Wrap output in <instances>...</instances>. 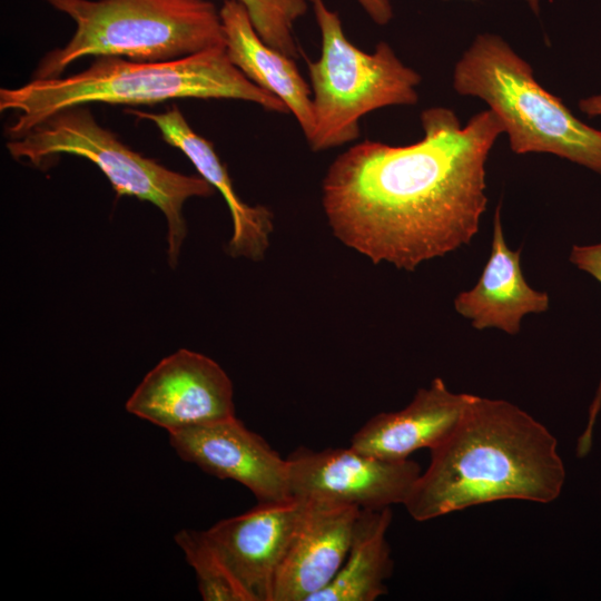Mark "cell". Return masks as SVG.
<instances>
[{
    "label": "cell",
    "instance_id": "ba28073f",
    "mask_svg": "<svg viewBox=\"0 0 601 601\" xmlns=\"http://www.w3.org/2000/svg\"><path fill=\"white\" fill-rule=\"evenodd\" d=\"M292 496L375 510L404 504L421 475L410 459L386 460L348 447L287 455Z\"/></svg>",
    "mask_w": 601,
    "mask_h": 601
},
{
    "label": "cell",
    "instance_id": "6da1fadb",
    "mask_svg": "<svg viewBox=\"0 0 601 601\" xmlns=\"http://www.w3.org/2000/svg\"><path fill=\"white\" fill-rule=\"evenodd\" d=\"M405 146L364 140L328 167L322 205L333 234L374 264L413 272L467 245L486 209L485 164L504 134L490 109L465 126L445 107L421 115Z\"/></svg>",
    "mask_w": 601,
    "mask_h": 601
},
{
    "label": "cell",
    "instance_id": "5bb4252c",
    "mask_svg": "<svg viewBox=\"0 0 601 601\" xmlns=\"http://www.w3.org/2000/svg\"><path fill=\"white\" fill-rule=\"evenodd\" d=\"M520 253L521 249L512 250L505 242L497 206L491 253L482 274L473 288L461 292L454 299L455 311L475 329L497 328L515 335L525 315L548 311L549 295L528 284Z\"/></svg>",
    "mask_w": 601,
    "mask_h": 601
},
{
    "label": "cell",
    "instance_id": "9c48e42d",
    "mask_svg": "<svg viewBox=\"0 0 601 601\" xmlns=\"http://www.w3.org/2000/svg\"><path fill=\"white\" fill-rule=\"evenodd\" d=\"M126 410L170 434L235 416L233 384L214 359L180 348L145 375Z\"/></svg>",
    "mask_w": 601,
    "mask_h": 601
},
{
    "label": "cell",
    "instance_id": "30bf717a",
    "mask_svg": "<svg viewBox=\"0 0 601 601\" xmlns=\"http://www.w3.org/2000/svg\"><path fill=\"white\" fill-rule=\"evenodd\" d=\"M169 441L183 460L218 479L243 484L257 502L292 497L287 459L236 415L170 433Z\"/></svg>",
    "mask_w": 601,
    "mask_h": 601
},
{
    "label": "cell",
    "instance_id": "9a60e30c",
    "mask_svg": "<svg viewBox=\"0 0 601 601\" xmlns=\"http://www.w3.org/2000/svg\"><path fill=\"white\" fill-rule=\"evenodd\" d=\"M130 114L154 122L164 140L183 151L199 176L221 194L233 223V234L226 246L227 254L254 262L263 259L274 229L273 214L265 206H252L238 197L211 142L193 130L176 105L160 114L134 110H130Z\"/></svg>",
    "mask_w": 601,
    "mask_h": 601
},
{
    "label": "cell",
    "instance_id": "5b68a950",
    "mask_svg": "<svg viewBox=\"0 0 601 601\" xmlns=\"http://www.w3.org/2000/svg\"><path fill=\"white\" fill-rule=\"evenodd\" d=\"M453 89L483 100L514 154H551L601 175V130L578 119L499 35H477L453 69Z\"/></svg>",
    "mask_w": 601,
    "mask_h": 601
},
{
    "label": "cell",
    "instance_id": "ac0fdd59",
    "mask_svg": "<svg viewBox=\"0 0 601 601\" xmlns=\"http://www.w3.org/2000/svg\"><path fill=\"white\" fill-rule=\"evenodd\" d=\"M195 570L198 591L205 601H250L237 578L211 546L204 531L183 530L175 535Z\"/></svg>",
    "mask_w": 601,
    "mask_h": 601
},
{
    "label": "cell",
    "instance_id": "603a6c76",
    "mask_svg": "<svg viewBox=\"0 0 601 601\" xmlns=\"http://www.w3.org/2000/svg\"><path fill=\"white\" fill-rule=\"evenodd\" d=\"M534 14L540 13L541 0H524Z\"/></svg>",
    "mask_w": 601,
    "mask_h": 601
},
{
    "label": "cell",
    "instance_id": "d6986e66",
    "mask_svg": "<svg viewBox=\"0 0 601 601\" xmlns=\"http://www.w3.org/2000/svg\"><path fill=\"white\" fill-rule=\"evenodd\" d=\"M247 10L259 37L284 55L296 58L295 22L303 17L309 0H237Z\"/></svg>",
    "mask_w": 601,
    "mask_h": 601
},
{
    "label": "cell",
    "instance_id": "44dd1931",
    "mask_svg": "<svg viewBox=\"0 0 601 601\" xmlns=\"http://www.w3.org/2000/svg\"><path fill=\"white\" fill-rule=\"evenodd\" d=\"M357 2L377 24H386L393 17L391 0H357Z\"/></svg>",
    "mask_w": 601,
    "mask_h": 601
},
{
    "label": "cell",
    "instance_id": "8992f818",
    "mask_svg": "<svg viewBox=\"0 0 601 601\" xmlns=\"http://www.w3.org/2000/svg\"><path fill=\"white\" fill-rule=\"evenodd\" d=\"M6 146L14 159L37 167L62 154L86 158L102 171L118 196H131L155 205L166 218L167 259L173 268L187 235L185 203L193 197H209L216 190L199 175L170 170L132 150L112 131L101 127L86 105L49 116Z\"/></svg>",
    "mask_w": 601,
    "mask_h": 601
},
{
    "label": "cell",
    "instance_id": "277c9868",
    "mask_svg": "<svg viewBox=\"0 0 601 601\" xmlns=\"http://www.w3.org/2000/svg\"><path fill=\"white\" fill-rule=\"evenodd\" d=\"M76 30L40 60L32 79L60 77L73 61L111 56L138 62L181 59L225 47L219 9L209 0H42Z\"/></svg>",
    "mask_w": 601,
    "mask_h": 601
},
{
    "label": "cell",
    "instance_id": "e0dca14e",
    "mask_svg": "<svg viewBox=\"0 0 601 601\" xmlns=\"http://www.w3.org/2000/svg\"><path fill=\"white\" fill-rule=\"evenodd\" d=\"M391 522V508L359 510L342 568L311 601H375L385 595L394 568L386 540Z\"/></svg>",
    "mask_w": 601,
    "mask_h": 601
},
{
    "label": "cell",
    "instance_id": "4fadbf2b",
    "mask_svg": "<svg viewBox=\"0 0 601 601\" xmlns=\"http://www.w3.org/2000/svg\"><path fill=\"white\" fill-rule=\"evenodd\" d=\"M471 397L452 392L436 377L428 387L417 390L404 408L371 417L353 434L349 445L386 460H407L417 450L431 451L455 428Z\"/></svg>",
    "mask_w": 601,
    "mask_h": 601
},
{
    "label": "cell",
    "instance_id": "3957f363",
    "mask_svg": "<svg viewBox=\"0 0 601 601\" xmlns=\"http://www.w3.org/2000/svg\"><path fill=\"white\" fill-rule=\"evenodd\" d=\"M95 58L87 69L70 76L1 88L0 110L17 114L7 128L10 138L23 136L62 109L92 102L152 105L177 98L237 99L267 111L289 112L280 99L257 87L233 65L225 47L160 62Z\"/></svg>",
    "mask_w": 601,
    "mask_h": 601
},
{
    "label": "cell",
    "instance_id": "ffe728a7",
    "mask_svg": "<svg viewBox=\"0 0 601 601\" xmlns=\"http://www.w3.org/2000/svg\"><path fill=\"white\" fill-rule=\"evenodd\" d=\"M579 269L590 274L601 283V243L588 246H573L569 257ZM601 411V378L589 408L587 425L578 440L577 454L585 456L592 446L593 428Z\"/></svg>",
    "mask_w": 601,
    "mask_h": 601
},
{
    "label": "cell",
    "instance_id": "7402d4cb",
    "mask_svg": "<svg viewBox=\"0 0 601 601\" xmlns=\"http://www.w3.org/2000/svg\"><path fill=\"white\" fill-rule=\"evenodd\" d=\"M579 108L590 117H601V93L580 100Z\"/></svg>",
    "mask_w": 601,
    "mask_h": 601
},
{
    "label": "cell",
    "instance_id": "8fae6325",
    "mask_svg": "<svg viewBox=\"0 0 601 601\" xmlns=\"http://www.w3.org/2000/svg\"><path fill=\"white\" fill-rule=\"evenodd\" d=\"M305 508L306 500L295 496L257 502L204 531L250 601H272L278 566Z\"/></svg>",
    "mask_w": 601,
    "mask_h": 601
},
{
    "label": "cell",
    "instance_id": "7c38bea8",
    "mask_svg": "<svg viewBox=\"0 0 601 601\" xmlns=\"http://www.w3.org/2000/svg\"><path fill=\"white\" fill-rule=\"evenodd\" d=\"M359 509L306 500L278 566L272 601H311L342 568Z\"/></svg>",
    "mask_w": 601,
    "mask_h": 601
},
{
    "label": "cell",
    "instance_id": "7a4b0ae2",
    "mask_svg": "<svg viewBox=\"0 0 601 601\" xmlns=\"http://www.w3.org/2000/svg\"><path fill=\"white\" fill-rule=\"evenodd\" d=\"M430 452L403 504L420 522L501 500L550 503L565 482L554 435L505 400L472 394L455 428Z\"/></svg>",
    "mask_w": 601,
    "mask_h": 601
},
{
    "label": "cell",
    "instance_id": "52a82bcc",
    "mask_svg": "<svg viewBox=\"0 0 601 601\" xmlns=\"http://www.w3.org/2000/svg\"><path fill=\"white\" fill-rule=\"evenodd\" d=\"M321 31L317 60H307L315 128L308 140L315 151L355 140L359 120L376 109L418 101L421 75L404 65L381 41L374 52L358 49L346 37L338 13L324 0H309Z\"/></svg>",
    "mask_w": 601,
    "mask_h": 601
},
{
    "label": "cell",
    "instance_id": "2e32d148",
    "mask_svg": "<svg viewBox=\"0 0 601 601\" xmlns=\"http://www.w3.org/2000/svg\"><path fill=\"white\" fill-rule=\"evenodd\" d=\"M219 12L229 60L253 83L285 104L308 141L315 128L312 90L294 59L259 37L239 1L224 0Z\"/></svg>",
    "mask_w": 601,
    "mask_h": 601
}]
</instances>
